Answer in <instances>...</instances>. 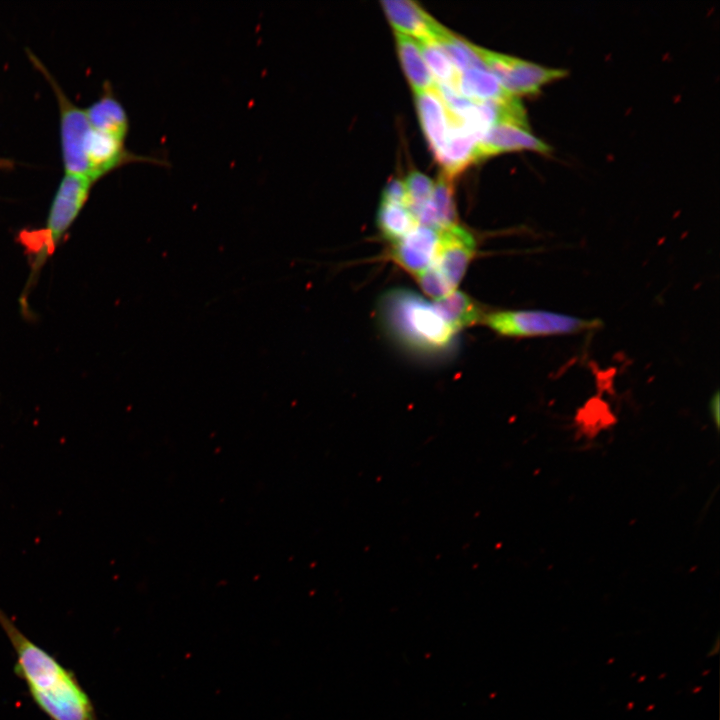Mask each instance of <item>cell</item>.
<instances>
[{
  "label": "cell",
  "instance_id": "obj_1",
  "mask_svg": "<svg viewBox=\"0 0 720 720\" xmlns=\"http://www.w3.org/2000/svg\"><path fill=\"white\" fill-rule=\"evenodd\" d=\"M0 626L15 652V673L50 720H98L75 674L28 638L1 608Z\"/></svg>",
  "mask_w": 720,
  "mask_h": 720
},
{
  "label": "cell",
  "instance_id": "obj_2",
  "mask_svg": "<svg viewBox=\"0 0 720 720\" xmlns=\"http://www.w3.org/2000/svg\"><path fill=\"white\" fill-rule=\"evenodd\" d=\"M381 313L392 333L404 344L422 352L448 347L456 334L440 317L432 303L407 289L388 291Z\"/></svg>",
  "mask_w": 720,
  "mask_h": 720
},
{
  "label": "cell",
  "instance_id": "obj_3",
  "mask_svg": "<svg viewBox=\"0 0 720 720\" xmlns=\"http://www.w3.org/2000/svg\"><path fill=\"white\" fill-rule=\"evenodd\" d=\"M93 183L95 182L86 175L65 173L50 206L45 227L21 233L20 241L31 257V274L26 287L32 285L35 275L54 253L57 245L78 217L89 197Z\"/></svg>",
  "mask_w": 720,
  "mask_h": 720
},
{
  "label": "cell",
  "instance_id": "obj_4",
  "mask_svg": "<svg viewBox=\"0 0 720 720\" xmlns=\"http://www.w3.org/2000/svg\"><path fill=\"white\" fill-rule=\"evenodd\" d=\"M488 328L504 337H538L575 334L599 328V319L545 310H502L486 313L482 320Z\"/></svg>",
  "mask_w": 720,
  "mask_h": 720
},
{
  "label": "cell",
  "instance_id": "obj_5",
  "mask_svg": "<svg viewBox=\"0 0 720 720\" xmlns=\"http://www.w3.org/2000/svg\"><path fill=\"white\" fill-rule=\"evenodd\" d=\"M475 50L501 86L512 96L534 95L541 87L567 75V71L548 68L475 45Z\"/></svg>",
  "mask_w": 720,
  "mask_h": 720
},
{
  "label": "cell",
  "instance_id": "obj_6",
  "mask_svg": "<svg viewBox=\"0 0 720 720\" xmlns=\"http://www.w3.org/2000/svg\"><path fill=\"white\" fill-rule=\"evenodd\" d=\"M51 83L60 109L61 145L65 173L86 175L90 173L87 159V143L91 132L85 110L73 104L63 93L53 77L36 62Z\"/></svg>",
  "mask_w": 720,
  "mask_h": 720
},
{
  "label": "cell",
  "instance_id": "obj_7",
  "mask_svg": "<svg viewBox=\"0 0 720 720\" xmlns=\"http://www.w3.org/2000/svg\"><path fill=\"white\" fill-rule=\"evenodd\" d=\"M477 245L474 236L459 224L439 231V239L431 266L452 290L462 281L474 258Z\"/></svg>",
  "mask_w": 720,
  "mask_h": 720
},
{
  "label": "cell",
  "instance_id": "obj_8",
  "mask_svg": "<svg viewBox=\"0 0 720 720\" xmlns=\"http://www.w3.org/2000/svg\"><path fill=\"white\" fill-rule=\"evenodd\" d=\"M438 239V230L417 225L404 237L391 243L388 256L406 272L416 276L431 266Z\"/></svg>",
  "mask_w": 720,
  "mask_h": 720
},
{
  "label": "cell",
  "instance_id": "obj_9",
  "mask_svg": "<svg viewBox=\"0 0 720 720\" xmlns=\"http://www.w3.org/2000/svg\"><path fill=\"white\" fill-rule=\"evenodd\" d=\"M522 150L548 154L551 147L535 137L528 128L511 123H498L478 142L477 158L482 160L500 153Z\"/></svg>",
  "mask_w": 720,
  "mask_h": 720
},
{
  "label": "cell",
  "instance_id": "obj_10",
  "mask_svg": "<svg viewBox=\"0 0 720 720\" xmlns=\"http://www.w3.org/2000/svg\"><path fill=\"white\" fill-rule=\"evenodd\" d=\"M381 4L395 32L418 40L436 41L446 30L413 1L385 0Z\"/></svg>",
  "mask_w": 720,
  "mask_h": 720
},
{
  "label": "cell",
  "instance_id": "obj_11",
  "mask_svg": "<svg viewBox=\"0 0 720 720\" xmlns=\"http://www.w3.org/2000/svg\"><path fill=\"white\" fill-rule=\"evenodd\" d=\"M414 93L424 135L436 158L445 145L450 128L447 109L435 89Z\"/></svg>",
  "mask_w": 720,
  "mask_h": 720
},
{
  "label": "cell",
  "instance_id": "obj_12",
  "mask_svg": "<svg viewBox=\"0 0 720 720\" xmlns=\"http://www.w3.org/2000/svg\"><path fill=\"white\" fill-rule=\"evenodd\" d=\"M480 139L450 120V128L441 153L435 158L443 168V174L454 179L472 163L478 161L477 145Z\"/></svg>",
  "mask_w": 720,
  "mask_h": 720
},
{
  "label": "cell",
  "instance_id": "obj_13",
  "mask_svg": "<svg viewBox=\"0 0 720 720\" xmlns=\"http://www.w3.org/2000/svg\"><path fill=\"white\" fill-rule=\"evenodd\" d=\"M419 225L443 230L457 223L453 180L441 173L430 200L415 214Z\"/></svg>",
  "mask_w": 720,
  "mask_h": 720
},
{
  "label": "cell",
  "instance_id": "obj_14",
  "mask_svg": "<svg viewBox=\"0 0 720 720\" xmlns=\"http://www.w3.org/2000/svg\"><path fill=\"white\" fill-rule=\"evenodd\" d=\"M433 306L455 333L482 322L486 314L468 295L458 290L434 300Z\"/></svg>",
  "mask_w": 720,
  "mask_h": 720
},
{
  "label": "cell",
  "instance_id": "obj_15",
  "mask_svg": "<svg viewBox=\"0 0 720 720\" xmlns=\"http://www.w3.org/2000/svg\"><path fill=\"white\" fill-rule=\"evenodd\" d=\"M396 46L406 77L414 92L434 90L436 81L422 56L417 40L395 32Z\"/></svg>",
  "mask_w": 720,
  "mask_h": 720
},
{
  "label": "cell",
  "instance_id": "obj_16",
  "mask_svg": "<svg viewBox=\"0 0 720 720\" xmlns=\"http://www.w3.org/2000/svg\"><path fill=\"white\" fill-rule=\"evenodd\" d=\"M456 90L475 101H502L512 96L488 69L470 68L459 73Z\"/></svg>",
  "mask_w": 720,
  "mask_h": 720
},
{
  "label": "cell",
  "instance_id": "obj_17",
  "mask_svg": "<svg viewBox=\"0 0 720 720\" xmlns=\"http://www.w3.org/2000/svg\"><path fill=\"white\" fill-rule=\"evenodd\" d=\"M90 126L125 140L129 122L122 105L110 94L103 95L98 101L85 110Z\"/></svg>",
  "mask_w": 720,
  "mask_h": 720
},
{
  "label": "cell",
  "instance_id": "obj_18",
  "mask_svg": "<svg viewBox=\"0 0 720 720\" xmlns=\"http://www.w3.org/2000/svg\"><path fill=\"white\" fill-rule=\"evenodd\" d=\"M376 222L383 237L391 243L398 241L419 225L406 206L385 201L380 202Z\"/></svg>",
  "mask_w": 720,
  "mask_h": 720
},
{
  "label": "cell",
  "instance_id": "obj_19",
  "mask_svg": "<svg viewBox=\"0 0 720 720\" xmlns=\"http://www.w3.org/2000/svg\"><path fill=\"white\" fill-rule=\"evenodd\" d=\"M434 42L440 46L459 73L470 68L487 69L478 56L475 45L449 30L446 29Z\"/></svg>",
  "mask_w": 720,
  "mask_h": 720
},
{
  "label": "cell",
  "instance_id": "obj_20",
  "mask_svg": "<svg viewBox=\"0 0 720 720\" xmlns=\"http://www.w3.org/2000/svg\"><path fill=\"white\" fill-rule=\"evenodd\" d=\"M420 51L436 83L456 89L459 72L440 46L429 40H417Z\"/></svg>",
  "mask_w": 720,
  "mask_h": 720
},
{
  "label": "cell",
  "instance_id": "obj_21",
  "mask_svg": "<svg viewBox=\"0 0 720 720\" xmlns=\"http://www.w3.org/2000/svg\"><path fill=\"white\" fill-rule=\"evenodd\" d=\"M404 183L409 198L408 209L415 217L418 210L430 200L434 189V182L427 175L417 170H412L407 175Z\"/></svg>",
  "mask_w": 720,
  "mask_h": 720
},
{
  "label": "cell",
  "instance_id": "obj_22",
  "mask_svg": "<svg viewBox=\"0 0 720 720\" xmlns=\"http://www.w3.org/2000/svg\"><path fill=\"white\" fill-rule=\"evenodd\" d=\"M415 278L423 292L434 300L442 298L454 291L433 266H429L417 274Z\"/></svg>",
  "mask_w": 720,
  "mask_h": 720
},
{
  "label": "cell",
  "instance_id": "obj_23",
  "mask_svg": "<svg viewBox=\"0 0 720 720\" xmlns=\"http://www.w3.org/2000/svg\"><path fill=\"white\" fill-rule=\"evenodd\" d=\"M381 201L403 205L408 208L409 198L404 181L391 178L384 187Z\"/></svg>",
  "mask_w": 720,
  "mask_h": 720
},
{
  "label": "cell",
  "instance_id": "obj_24",
  "mask_svg": "<svg viewBox=\"0 0 720 720\" xmlns=\"http://www.w3.org/2000/svg\"><path fill=\"white\" fill-rule=\"evenodd\" d=\"M719 407V393L716 392L710 400L709 411L717 428L719 427Z\"/></svg>",
  "mask_w": 720,
  "mask_h": 720
},
{
  "label": "cell",
  "instance_id": "obj_25",
  "mask_svg": "<svg viewBox=\"0 0 720 720\" xmlns=\"http://www.w3.org/2000/svg\"><path fill=\"white\" fill-rule=\"evenodd\" d=\"M0 164H1V162H0Z\"/></svg>",
  "mask_w": 720,
  "mask_h": 720
}]
</instances>
